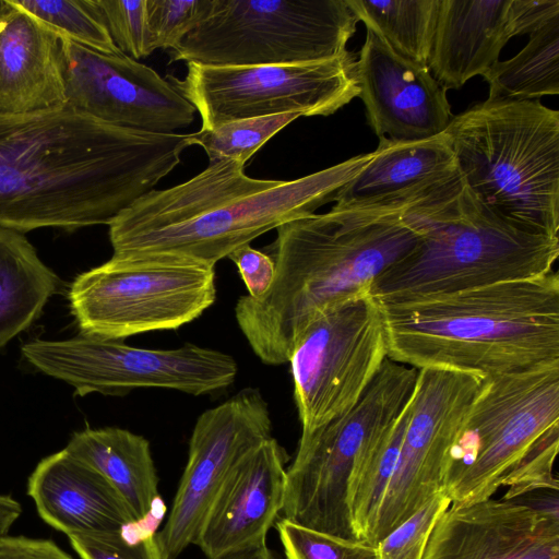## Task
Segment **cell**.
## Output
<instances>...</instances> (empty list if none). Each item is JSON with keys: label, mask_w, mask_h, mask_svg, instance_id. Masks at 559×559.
Here are the masks:
<instances>
[{"label": "cell", "mask_w": 559, "mask_h": 559, "mask_svg": "<svg viewBox=\"0 0 559 559\" xmlns=\"http://www.w3.org/2000/svg\"><path fill=\"white\" fill-rule=\"evenodd\" d=\"M188 135L105 123L67 106L0 116V227L108 225L181 160Z\"/></svg>", "instance_id": "6da1fadb"}, {"label": "cell", "mask_w": 559, "mask_h": 559, "mask_svg": "<svg viewBox=\"0 0 559 559\" xmlns=\"http://www.w3.org/2000/svg\"><path fill=\"white\" fill-rule=\"evenodd\" d=\"M409 200L334 205L276 228V239L265 248L275 265L270 289L259 298L241 296L235 307L239 329L262 362H288L317 313L370 294L374 282L416 247L420 234L404 215Z\"/></svg>", "instance_id": "7a4b0ae2"}, {"label": "cell", "mask_w": 559, "mask_h": 559, "mask_svg": "<svg viewBox=\"0 0 559 559\" xmlns=\"http://www.w3.org/2000/svg\"><path fill=\"white\" fill-rule=\"evenodd\" d=\"M350 157L305 177L254 179L226 159L175 187L152 190L109 224L112 257H169L215 265L262 234L314 213L372 159Z\"/></svg>", "instance_id": "3957f363"}, {"label": "cell", "mask_w": 559, "mask_h": 559, "mask_svg": "<svg viewBox=\"0 0 559 559\" xmlns=\"http://www.w3.org/2000/svg\"><path fill=\"white\" fill-rule=\"evenodd\" d=\"M388 357L485 378L559 360L556 271L437 296L378 301Z\"/></svg>", "instance_id": "277c9868"}, {"label": "cell", "mask_w": 559, "mask_h": 559, "mask_svg": "<svg viewBox=\"0 0 559 559\" xmlns=\"http://www.w3.org/2000/svg\"><path fill=\"white\" fill-rule=\"evenodd\" d=\"M416 247L372 285L377 301L449 294L552 271L558 237L532 234L485 206L457 173L411 199Z\"/></svg>", "instance_id": "5b68a950"}, {"label": "cell", "mask_w": 559, "mask_h": 559, "mask_svg": "<svg viewBox=\"0 0 559 559\" xmlns=\"http://www.w3.org/2000/svg\"><path fill=\"white\" fill-rule=\"evenodd\" d=\"M472 193L514 227L559 229V112L539 100H488L453 116L445 130Z\"/></svg>", "instance_id": "8992f818"}, {"label": "cell", "mask_w": 559, "mask_h": 559, "mask_svg": "<svg viewBox=\"0 0 559 559\" xmlns=\"http://www.w3.org/2000/svg\"><path fill=\"white\" fill-rule=\"evenodd\" d=\"M558 444L559 360L485 377L449 451L442 491L451 503L491 498Z\"/></svg>", "instance_id": "52a82bcc"}, {"label": "cell", "mask_w": 559, "mask_h": 559, "mask_svg": "<svg viewBox=\"0 0 559 559\" xmlns=\"http://www.w3.org/2000/svg\"><path fill=\"white\" fill-rule=\"evenodd\" d=\"M417 372L386 357L349 411L300 436L285 473L284 519L328 535L359 540L350 512L353 484L412 397Z\"/></svg>", "instance_id": "ba28073f"}, {"label": "cell", "mask_w": 559, "mask_h": 559, "mask_svg": "<svg viewBox=\"0 0 559 559\" xmlns=\"http://www.w3.org/2000/svg\"><path fill=\"white\" fill-rule=\"evenodd\" d=\"M357 22L347 0H211L170 60L209 66L331 60L348 52Z\"/></svg>", "instance_id": "9c48e42d"}, {"label": "cell", "mask_w": 559, "mask_h": 559, "mask_svg": "<svg viewBox=\"0 0 559 559\" xmlns=\"http://www.w3.org/2000/svg\"><path fill=\"white\" fill-rule=\"evenodd\" d=\"M68 296L82 335L122 341L176 330L214 304L215 265L169 257H111L78 275Z\"/></svg>", "instance_id": "30bf717a"}, {"label": "cell", "mask_w": 559, "mask_h": 559, "mask_svg": "<svg viewBox=\"0 0 559 559\" xmlns=\"http://www.w3.org/2000/svg\"><path fill=\"white\" fill-rule=\"evenodd\" d=\"M22 354L38 371L68 383L80 396H123L143 388L212 394L233 384L238 370L230 355L194 344L146 349L82 334L62 341L34 340L22 346Z\"/></svg>", "instance_id": "8fae6325"}, {"label": "cell", "mask_w": 559, "mask_h": 559, "mask_svg": "<svg viewBox=\"0 0 559 559\" xmlns=\"http://www.w3.org/2000/svg\"><path fill=\"white\" fill-rule=\"evenodd\" d=\"M349 51L316 62L260 66L188 63L182 80L166 79L194 107L202 129L283 114L330 116L359 95Z\"/></svg>", "instance_id": "7c38bea8"}, {"label": "cell", "mask_w": 559, "mask_h": 559, "mask_svg": "<svg viewBox=\"0 0 559 559\" xmlns=\"http://www.w3.org/2000/svg\"><path fill=\"white\" fill-rule=\"evenodd\" d=\"M386 357L383 317L371 294L317 313L288 360L301 436L349 411Z\"/></svg>", "instance_id": "4fadbf2b"}, {"label": "cell", "mask_w": 559, "mask_h": 559, "mask_svg": "<svg viewBox=\"0 0 559 559\" xmlns=\"http://www.w3.org/2000/svg\"><path fill=\"white\" fill-rule=\"evenodd\" d=\"M481 379L442 368L418 369L396 465L367 543L376 546L443 492L449 451Z\"/></svg>", "instance_id": "5bb4252c"}, {"label": "cell", "mask_w": 559, "mask_h": 559, "mask_svg": "<svg viewBox=\"0 0 559 559\" xmlns=\"http://www.w3.org/2000/svg\"><path fill=\"white\" fill-rule=\"evenodd\" d=\"M272 420L261 392L246 388L197 419L188 461L156 539L163 559L194 544L207 511L230 472L271 438Z\"/></svg>", "instance_id": "9a60e30c"}, {"label": "cell", "mask_w": 559, "mask_h": 559, "mask_svg": "<svg viewBox=\"0 0 559 559\" xmlns=\"http://www.w3.org/2000/svg\"><path fill=\"white\" fill-rule=\"evenodd\" d=\"M62 57L66 106L75 111L158 133H173L194 119V107L167 79L122 52L105 53L62 39Z\"/></svg>", "instance_id": "2e32d148"}, {"label": "cell", "mask_w": 559, "mask_h": 559, "mask_svg": "<svg viewBox=\"0 0 559 559\" xmlns=\"http://www.w3.org/2000/svg\"><path fill=\"white\" fill-rule=\"evenodd\" d=\"M355 72L358 97L379 139L415 142L445 132L451 107L428 67L400 56L367 29Z\"/></svg>", "instance_id": "e0dca14e"}, {"label": "cell", "mask_w": 559, "mask_h": 559, "mask_svg": "<svg viewBox=\"0 0 559 559\" xmlns=\"http://www.w3.org/2000/svg\"><path fill=\"white\" fill-rule=\"evenodd\" d=\"M423 559H559L558 509L491 498L451 503L437 520Z\"/></svg>", "instance_id": "ac0fdd59"}, {"label": "cell", "mask_w": 559, "mask_h": 559, "mask_svg": "<svg viewBox=\"0 0 559 559\" xmlns=\"http://www.w3.org/2000/svg\"><path fill=\"white\" fill-rule=\"evenodd\" d=\"M287 461L286 450L271 437L230 472L194 543L209 559L266 542L282 511Z\"/></svg>", "instance_id": "d6986e66"}, {"label": "cell", "mask_w": 559, "mask_h": 559, "mask_svg": "<svg viewBox=\"0 0 559 559\" xmlns=\"http://www.w3.org/2000/svg\"><path fill=\"white\" fill-rule=\"evenodd\" d=\"M27 495L39 516L68 537L121 533L138 522L117 489L66 449L37 464Z\"/></svg>", "instance_id": "ffe728a7"}, {"label": "cell", "mask_w": 559, "mask_h": 559, "mask_svg": "<svg viewBox=\"0 0 559 559\" xmlns=\"http://www.w3.org/2000/svg\"><path fill=\"white\" fill-rule=\"evenodd\" d=\"M64 106L61 37L13 0H0V116Z\"/></svg>", "instance_id": "44dd1931"}, {"label": "cell", "mask_w": 559, "mask_h": 559, "mask_svg": "<svg viewBox=\"0 0 559 559\" xmlns=\"http://www.w3.org/2000/svg\"><path fill=\"white\" fill-rule=\"evenodd\" d=\"M511 0H440L428 68L445 90L484 75L513 37Z\"/></svg>", "instance_id": "7402d4cb"}, {"label": "cell", "mask_w": 559, "mask_h": 559, "mask_svg": "<svg viewBox=\"0 0 559 559\" xmlns=\"http://www.w3.org/2000/svg\"><path fill=\"white\" fill-rule=\"evenodd\" d=\"M372 159L337 194V206L388 205L413 199L459 170L448 134L415 141L379 139Z\"/></svg>", "instance_id": "603a6c76"}, {"label": "cell", "mask_w": 559, "mask_h": 559, "mask_svg": "<svg viewBox=\"0 0 559 559\" xmlns=\"http://www.w3.org/2000/svg\"><path fill=\"white\" fill-rule=\"evenodd\" d=\"M64 449L99 472L138 522L147 519L160 501L150 442L143 436L118 427L86 428L73 433Z\"/></svg>", "instance_id": "cb8c5ba5"}, {"label": "cell", "mask_w": 559, "mask_h": 559, "mask_svg": "<svg viewBox=\"0 0 559 559\" xmlns=\"http://www.w3.org/2000/svg\"><path fill=\"white\" fill-rule=\"evenodd\" d=\"M57 282L25 234L0 227V348L39 317Z\"/></svg>", "instance_id": "d4e9b609"}, {"label": "cell", "mask_w": 559, "mask_h": 559, "mask_svg": "<svg viewBox=\"0 0 559 559\" xmlns=\"http://www.w3.org/2000/svg\"><path fill=\"white\" fill-rule=\"evenodd\" d=\"M488 100H538L559 94V17L530 34L513 58L497 61L484 75Z\"/></svg>", "instance_id": "484cf974"}, {"label": "cell", "mask_w": 559, "mask_h": 559, "mask_svg": "<svg viewBox=\"0 0 559 559\" xmlns=\"http://www.w3.org/2000/svg\"><path fill=\"white\" fill-rule=\"evenodd\" d=\"M366 28L393 51L428 67L440 0H347Z\"/></svg>", "instance_id": "4316f807"}, {"label": "cell", "mask_w": 559, "mask_h": 559, "mask_svg": "<svg viewBox=\"0 0 559 559\" xmlns=\"http://www.w3.org/2000/svg\"><path fill=\"white\" fill-rule=\"evenodd\" d=\"M411 403L412 397L391 430L367 457L353 484L350 512L359 540L367 542L371 534L378 509L396 465Z\"/></svg>", "instance_id": "83f0119b"}, {"label": "cell", "mask_w": 559, "mask_h": 559, "mask_svg": "<svg viewBox=\"0 0 559 559\" xmlns=\"http://www.w3.org/2000/svg\"><path fill=\"white\" fill-rule=\"evenodd\" d=\"M13 1L62 39L105 53H121L94 0Z\"/></svg>", "instance_id": "f1b7e54d"}, {"label": "cell", "mask_w": 559, "mask_h": 559, "mask_svg": "<svg viewBox=\"0 0 559 559\" xmlns=\"http://www.w3.org/2000/svg\"><path fill=\"white\" fill-rule=\"evenodd\" d=\"M299 117L302 116L283 114L234 120L187 134L188 142L205 151L209 164L230 159L245 165L274 134Z\"/></svg>", "instance_id": "f546056e"}, {"label": "cell", "mask_w": 559, "mask_h": 559, "mask_svg": "<svg viewBox=\"0 0 559 559\" xmlns=\"http://www.w3.org/2000/svg\"><path fill=\"white\" fill-rule=\"evenodd\" d=\"M276 530L285 559H380L374 545L328 535L284 518Z\"/></svg>", "instance_id": "4dcf8cb0"}, {"label": "cell", "mask_w": 559, "mask_h": 559, "mask_svg": "<svg viewBox=\"0 0 559 559\" xmlns=\"http://www.w3.org/2000/svg\"><path fill=\"white\" fill-rule=\"evenodd\" d=\"M211 0H146V22L151 52L176 49L200 24Z\"/></svg>", "instance_id": "1f68e13d"}, {"label": "cell", "mask_w": 559, "mask_h": 559, "mask_svg": "<svg viewBox=\"0 0 559 559\" xmlns=\"http://www.w3.org/2000/svg\"><path fill=\"white\" fill-rule=\"evenodd\" d=\"M117 48L138 60L150 56L146 0H94Z\"/></svg>", "instance_id": "d6a6232c"}, {"label": "cell", "mask_w": 559, "mask_h": 559, "mask_svg": "<svg viewBox=\"0 0 559 559\" xmlns=\"http://www.w3.org/2000/svg\"><path fill=\"white\" fill-rule=\"evenodd\" d=\"M450 504L443 492L431 497L376 545L380 559H423L430 533Z\"/></svg>", "instance_id": "836d02e7"}, {"label": "cell", "mask_w": 559, "mask_h": 559, "mask_svg": "<svg viewBox=\"0 0 559 559\" xmlns=\"http://www.w3.org/2000/svg\"><path fill=\"white\" fill-rule=\"evenodd\" d=\"M69 540L81 559H163L155 532L79 535L69 536Z\"/></svg>", "instance_id": "e575fe53"}, {"label": "cell", "mask_w": 559, "mask_h": 559, "mask_svg": "<svg viewBox=\"0 0 559 559\" xmlns=\"http://www.w3.org/2000/svg\"><path fill=\"white\" fill-rule=\"evenodd\" d=\"M227 258L236 264L250 297L259 298L270 289L275 276V265L267 253L245 245Z\"/></svg>", "instance_id": "d590c367"}, {"label": "cell", "mask_w": 559, "mask_h": 559, "mask_svg": "<svg viewBox=\"0 0 559 559\" xmlns=\"http://www.w3.org/2000/svg\"><path fill=\"white\" fill-rule=\"evenodd\" d=\"M509 17L513 37L532 34L559 17V0H511Z\"/></svg>", "instance_id": "8d00e7d4"}, {"label": "cell", "mask_w": 559, "mask_h": 559, "mask_svg": "<svg viewBox=\"0 0 559 559\" xmlns=\"http://www.w3.org/2000/svg\"><path fill=\"white\" fill-rule=\"evenodd\" d=\"M0 559H73L55 542L26 536H0Z\"/></svg>", "instance_id": "74e56055"}, {"label": "cell", "mask_w": 559, "mask_h": 559, "mask_svg": "<svg viewBox=\"0 0 559 559\" xmlns=\"http://www.w3.org/2000/svg\"><path fill=\"white\" fill-rule=\"evenodd\" d=\"M213 559H276L266 542L248 545L224 552Z\"/></svg>", "instance_id": "f35d334b"}, {"label": "cell", "mask_w": 559, "mask_h": 559, "mask_svg": "<svg viewBox=\"0 0 559 559\" xmlns=\"http://www.w3.org/2000/svg\"><path fill=\"white\" fill-rule=\"evenodd\" d=\"M22 513L21 504L10 496L0 495V536L8 533Z\"/></svg>", "instance_id": "ab89813d"}]
</instances>
